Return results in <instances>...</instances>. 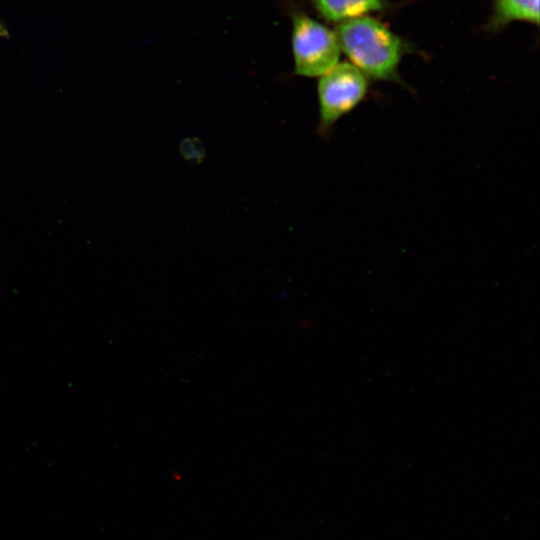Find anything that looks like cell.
<instances>
[{"label": "cell", "mask_w": 540, "mask_h": 540, "mask_svg": "<svg viewBox=\"0 0 540 540\" xmlns=\"http://www.w3.org/2000/svg\"><path fill=\"white\" fill-rule=\"evenodd\" d=\"M493 27L499 28L514 20L539 24V0H493Z\"/></svg>", "instance_id": "obj_5"}, {"label": "cell", "mask_w": 540, "mask_h": 540, "mask_svg": "<svg viewBox=\"0 0 540 540\" xmlns=\"http://www.w3.org/2000/svg\"><path fill=\"white\" fill-rule=\"evenodd\" d=\"M291 40L296 75L320 77L338 63L335 33L302 11L292 13Z\"/></svg>", "instance_id": "obj_2"}, {"label": "cell", "mask_w": 540, "mask_h": 540, "mask_svg": "<svg viewBox=\"0 0 540 540\" xmlns=\"http://www.w3.org/2000/svg\"><path fill=\"white\" fill-rule=\"evenodd\" d=\"M317 12L330 22L361 17L384 7V0H310Z\"/></svg>", "instance_id": "obj_4"}, {"label": "cell", "mask_w": 540, "mask_h": 540, "mask_svg": "<svg viewBox=\"0 0 540 540\" xmlns=\"http://www.w3.org/2000/svg\"><path fill=\"white\" fill-rule=\"evenodd\" d=\"M368 81L356 66L337 63L320 76L317 86L320 121L319 130L325 134L344 115L353 111L364 99Z\"/></svg>", "instance_id": "obj_3"}, {"label": "cell", "mask_w": 540, "mask_h": 540, "mask_svg": "<svg viewBox=\"0 0 540 540\" xmlns=\"http://www.w3.org/2000/svg\"><path fill=\"white\" fill-rule=\"evenodd\" d=\"M334 33L340 50L363 74L400 82L397 67L406 46L381 22L361 16L341 22Z\"/></svg>", "instance_id": "obj_1"}]
</instances>
